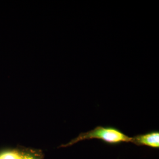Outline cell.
Segmentation results:
<instances>
[{
  "label": "cell",
  "instance_id": "cell-2",
  "mask_svg": "<svg viewBox=\"0 0 159 159\" xmlns=\"http://www.w3.org/2000/svg\"><path fill=\"white\" fill-rule=\"evenodd\" d=\"M133 142L154 148H159V133L151 132L132 138Z\"/></svg>",
  "mask_w": 159,
  "mask_h": 159
},
{
  "label": "cell",
  "instance_id": "cell-4",
  "mask_svg": "<svg viewBox=\"0 0 159 159\" xmlns=\"http://www.w3.org/2000/svg\"><path fill=\"white\" fill-rule=\"evenodd\" d=\"M21 159H38L36 157H35L33 156L30 155V154H25V155H23L21 156Z\"/></svg>",
  "mask_w": 159,
  "mask_h": 159
},
{
  "label": "cell",
  "instance_id": "cell-3",
  "mask_svg": "<svg viewBox=\"0 0 159 159\" xmlns=\"http://www.w3.org/2000/svg\"><path fill=\"white\" fill-rule=\"evenodd\" d=\"M21 156L16 150H7L0 153V159H21Z\"/></svg>",
  "mask_w": 159,
  "mask_h": 159
},
{
  "label": "cell",
  "instance_id": "cell-1",
  "mask_svg": "<svg viewBox=\"0 0 159 159\" xmlns=\"http://www.w3.org/2000/svg\"><path fill=\"white\" fill-rule=\"evenodd\" d=\"M92 139L102 140V141L110 143L129 142L132 141V138L126 136L125 134L119 130L118 129L113 127H104L98 126L92 130L80 134L77 138L66 144V146L73 145L80 141Z\"/></svg>",
  "mask_w": 159,
  "mask_h": 159
}]
</instances>
